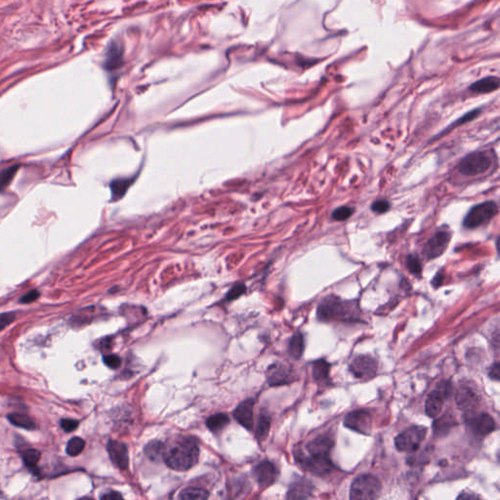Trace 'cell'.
<instances>
[{"label":"cell","instance_id":"1","mask_svg":"<svg viewBox=\"0 0 500 500\" xmlns=\"http://www.w3.org/2000/svg\"><path fill=\"white\" fill-rule=\"evenodd\" d=\"M198 456L197 442L191 438H182L170 448H165L163 460L173 470L187 471L198 463Z\"/></svg>","mask_w":500,"mask_h":500},{"label":"cell","instance_id":"2","mask_svg":"<svg viewBox=\"0 0 500 500\" xmlns=\"http://www.w3.org/2000/svg\"><path fill=\"white\" fill-rule=\"evenodd\" d=\"M381 492L379 480L372 475L359 476L352 483L350 498L355 500L376 499Z\"/></svg>","mask_w":500,"mask_h":500},{"label":"cell","instance_id":"3","mask_svg":"<svg viewBox=\"0 0 500 500\" xmlns=\"http://www.w3.org/2000/svg\"><path fill=\"white\" fill-rule=\"evenodd\" d=\"M498 213V206L494 201H486L473 206L466 214L463 226L475 229L489 223Z\"/></svg>","mask_w":500,"mask_h":500},{"label":"cell","instance_id":"4","mask_svg":"<svg viewBox=\"0 0 500 500\" xmlns=\"http://www.w3.org/2000/svg\"><path fill=\"white\" fill-rule=\"evenodd\" d=\"M491 165V156L485 152H478L462 158L457 165V169L465 176H475L487 171Z\"/></svg>","mask_w":500,"mask_h":500},{"label":"cell","instance_id":"5","mask_svg":"<svg viewBox=\"0 0 500 500\" xmlns=\"http://www.w3.org/2000/svg\"><path fill=\"white\" fill-rule=\"evenodd\" d=\"M350 314L348 305L339 297L330 295L326 297L317 307V317L323 322L333 320L336 318H345Z\"/></svg>","mask_w":500,"mask_h":500},{"label":"cell","instance_id":"6","mask_svg":"<svg viewBox=\"0 0 500 500\" xmlns=\"http://www.w3.org/2000/svg\"><path fill=\"white\" fill-rule=\"evenodd\" d=\"M426 433L427 429L423 426L410 427L396 437V448L400 451H415L420 447Z\"/></svg>","mask_w":500,"mask_h":500},{"label":"cell","instance_id":"7","mask_svg":"<svg viewBox=\"0 0 500 500\" xmlns=\"http://www.w3.org/2000/svg\"><path fill=\"white\" fill-rule=\"evenodd\" d=\"M451 392V385L448 381H441L436 387L434 391H432L425 404V411L426 414L431 417L436 418L441 413L444 402L447 400Z\"/></svg>","mask_w":500,"mask_h":500},{"label":"cell","instance_id":"8","mask_svg":"<svg viewBox=\"0 0 500 500\" xmlns=\"http://www.w3.org/2000/svg\"><path fill=\"white\" fill-rule=\"evenodd\" d=\"M450 238H451V234L449 231L443 230L437 232L434 236L426 242L423 248L424 256L427 259L432 260L443 255L444 252L448 248V244L450 242Z\"/></svg>","mask_w":500,"mask_h":500},{"label":"cell","instance_id":"9","mask_svg":"<svg viewBox=\"0 0 500 500\" xmlns=\"http://www.w3.org/2000/svg\"><path fill=\"white\" fill-rule=\"evenodd\" d=\"M296 460L300 463L303 468L316 476H325L329 474L333 469L332 463L329 456H316L309 455L304 456L302 454H297Z\"/></svg>","mask_w":500,"mask_h":500},{"label":"cell","instance_id":"10","mask_svg":"<svg viewBox=\"0 0 500 500\" xmlns=\"http://www.w3.org/2000/svg\"><path fill=\"white\" fill-rule=\"evenodd\" d=\"M344 425L358 433L368 435L371 430V417L366 410H354L346 415Z\"/></svg>","mask_w":500,"mask_h":500},{"label":"cell","instance_id":"11","mask_svg":"<svg viewBox=\"0 0 500 500\" xmlns=\"http://www.w3.org/2000/svg\"><path fill=\"white\" fill-rule=\"evenodd\" d=\"M350 370L356 378L369 379L377 371V363L370 355H359L350 365Z\"/></svg>","mask_w":500,"mask_h":500},{"label":"cell","instance_id":"12","mask_svg":"<svg viewBox=\"0 0 500 500\" xmlns=\"http://www.w3.org/2000/svg\"><path fill=\"white\" fill-rule=\"evenodd\" d=\"M467 423L475 434L482 437L492 433L496 427L493 418L487 413L470 416Z\"/></svg>","mask_w":500,"mask_h":500},{"label":"cell","instance_id":"13","mask_svg":"<svg viewBox=\"0 0 500 500\" xmlns=\"http://www.w3.org/2000/svg\"><path fill=\"white\" fill-rule=\"evenodd\" d=\"M108 452L113 463L119 469L125 470L129 465L128 448L119 441H110L108 443Z\"/></svg>","mask_w":500,"mask_h":500},{"label":"cell","instance_id":"14","mask_svg":"<svg viewBox=\"0 0 500 500\" xmlns=\"http://www.w3.org/2000/svg\"><path fill=\"white\" fill-rule=\"evenodd\" d=\"M254 476L257 483L262 487H270L276 481L277 471L276 466L270 461H262L254 468Z\"/></svg>","mask_w":500,"mask_h":500},{"label":"cell","instance_id":"15","mask_svg":"<svg viewBox=\"0 0 500 500\" xmlns=\"http://www.w3.org/2000/svg\"><path fill=\"white\" fill-rule=\"evenodd\" d=\"M253 408L254 401L248 399L239 404L234 411L235 419L247 430H252L253 428Z\"/></svg>","mask_w":500,"mask_h":500},{"label":"cell","instance_id":"16","mask_svg":"<svg viewBox=\"0 0 500 500\" xmlns=\"http://www.w3.org/2000/svg\"><path fill=\"white\" fill-rule=\"evenodd\" d=\"M479 403V397L477 392L469 386H462L456 393V404L458 408L470 411L474 409Z\"/></svg>","mask_w":500,"mask_h":500},{"label":"cell","instance_id":"17","mask_svg":"<svg viewBox=\"0 0 500 500\" xmlns=\"http://www.w3.org/2000/svg\"><path fill=\"white\" fill-rule=\"evenodd\" d=\"M333 441L328 436H320L311 441L307 445V451L309 455L316 456H329V452L333 447Z\"/></svg>","mask_w":500,"mask_h":500},{"label":"cell","instance_id":"18","mask_svg":"<svg viewBox=\"0 0 500 500\" xmlns=\"http://www.w3.org/2000/svg\"><path fill=\"white\" fill-rule=\"evenodd\" d=\"M269 383L272 386H278L293 381V373L289 368L280 365L273 366L269 369Z\"/></svg>","mask_w":500,"mask_h":500},{"label":"cell","instance_id":"19","mask_svg":"<svg viewBox=\"0 0 500 500\" xmlns=\"http://www.w3.org/2000/svg\"><path fill=\"white\" fill-rule=\"evenodd\" d=\"M312 493H313V485L307 480L300 479L291 485L289 490L288 498L305 499L311 497Z\"/></svg>","mask_w":500,"mask_h":500},{"label":"cell","instance_id":"20","mask_svg":"<svg viewBox=\"0 0 500 500\" xmlns=\"http://www.w3.org/2000/svg\"><path fill=\"white\" fill-rule=\"evenodd\" d=\"M499 88V79L495 77H488L486 79H480L473 83L470 87L472 92L487 94L493 92Z\"/></svg>","mask_w":500,"mask_h":500},{"label":"cell","instance_id":"21","mask_svg":"<svg viewBox=\"0 0 500 500\" xmlns=\"http://www.w3.org/2000/svg\"><path fill=\"white\" fill-rule=\"evenodd\" d=\"M122 51L118 43L113 42L106 52L105 67L108 69H115L121 65Z\"/></svg>","mask_w":500,"mask_h":500},{"label":"cell","instance_id":"22","mask_svg":"<svg viewBox=\"0 0 500 500\" xmlns=\"http://www.w3.org/2000/svg\"><path fill=\"white\" fill-rule=\"evenodd\" d=\"M164 451H165L164 444L158 441L151 442L150 444L147 445L145 448L146 455L153 461H160V459H163Z\"/></svg>","mask_w":500,"mask_h":500},{"label":"cell","instance_id":"23","mask_svg":"<svg viewBox=\"0 0 500 500\" xmlns=\"http://www.w3.org/2000/svg\"><path fill=\"white\" fill-rule=\"evenodd\" d=\"M8 420L11 424H13L17 427L24 428L26 430H34L35 429V423L34 421L26 414H21V413H12L8 415Z\"/></svg>","mask_w":500,"mask_h":500},{"label":"cell","instance_id":"24","mask_svg":"<svg viewBox=\"0 0 500 500\" xmlns=\"http://www.w3.org/2000/svg\"><path fill=\"white\" fill-rule=\"evenodd\" d=\"M230 418L225 413H217L206 420V425L212 432H219L229 424Z\"/></svg>","mask_w":500,"mask_h":500},{"label":"cell","instance_id":"25","mask_svg":"<svg viewBox=\"0 0 500 500\" xmlns=\"http://www.w3.org/2000/svg\"><path fill=\"white\" fill-rule=\"evenodd\" d=\"M304 338L301 333H296L294 334L291 339H290V345H289V351L292 358L295 360L300 359L304 352Z\"/></svg>","mask_w":500,"mask_h":500},{"label":"cell","instance_id":"26","mask_svg":"<svg viewBox=\"0 0 500 500\" xmlns=\"http://www.w3.org/2000/svg\"><path fill=\"white\" fill-rule=\"evenodd\" d=\"M208 496V491L203 488L188 487L180 493L179 498L185 500H203L207 499Z\"/></svg>","mask_w":500,"mask_h":500},{"label":"cell","instance_id":"27","mask_svg":"<svg viewBox=\"0 0 500 500\" xmlns=\"http://www.w3.org/2000/svg\"><path fill=\"white\" fill-rule=\"evenodd\" d=\"M270 427H271V418H270V416L267 413L261 412V414L259 416V419H258V423H257L256 431H255V435H256L257 439L260 440V441L265 440L267 438L268 434H269Z\"/></svg>","mask_w":500,"mask_h":500},{"label":"cell","instance_id":"28","mask_svg":"<svg viewBox=\"0 0 500 500\" xmlns=\"http://www.w3.org/2000/svg\"><path fill=\"white\" fill-rule=\"evenodd\" d=\"M329 365L324 360H318L313 366V376L317 382H323L329 378Z\"/></svg>","mask_w":500,"mask_h":500},{"label":"cell","instance_id":"29","mask_svg":"<svg viewBox=\"0 0 500 500\" xmlns=\"http://www.w3.org/2000/svg\"><path fill=\"white\" fill-rule=\"evenodd\" d=\"M19 170V165L15 164L9 166L3 170H0V193H3L6 188L10 185L14 179V176Z\"/></svg>","mask_w":500,"mask_h":500},{"label":"cell","instance_id":"30","mask_svg":"<svg viewBox=\"0 0 500 500\" xmlns=\"http://www.w3.org/2000/svg\"><path fill=\"white\" fill-rule=\"evenodd\" d=\"M129 185H130V181L129 180L119 179V180L114 181L111 184V190H112V194H113V198L114 199H119V198H122L124 196L126 190L128 189Z\"/></svg>","mask_w":500,"mask_h":500},{"label":"cell","instance_id":"31","mask_svg":"<svg viewBox=\"0 0 500 500\" xmlns=\"http://www.w3.org/2000/svg\"><path fill=\"white\" fill-rule=\"evenodd\" d=\"M84 447H85L84 440L79 437H75L72 440H69L66 445V453L70 456H77L79 453H81V451L84 449Z\"/></svg>","mask_w":500,"mask_h":500},{"label":"cell","instance_id":"32","mask_svg":"<svg viewBox=\"0 0 500 500\" xmlns=\"http://www.w3.org/2000/svg\"><path fill=\"white\" fill-rule=\"evenodd\" d=\"M453 425V419L450 416H443L434 423L435 434L445 435Z\"/></svg>","mask_w":500,"mask_h":500},{"label":"cell","instance_id":"33","mask_svg":"<svg viewBox=\"0 0 500 500\" xmlns=\"http://www.w3.org/2000/svg\"><path fill=\"white\" fill-rule=\"evenodd\" d=\"M40 452L38 450V449H34V448H28V449H26L23 453H22V457H23V460L25 462L27 467H34L40 459Z\"/></svg>","mask_w":500,"mask_h":500},{"label":"cell","instance_id":"34","mask_svg":"<svg viewBox=\"0 0 500 500\" xmlns=\"http://www.w3.org/2000/svg\"><path fill=\"white\" fill-rule=\"evenodd\" d=\"M353 213H354V208L353 207H350V206H340V207L336 208L335 210L332 212L331 218L334 221L341 222V221H345V220L349 219L353 215Z\"/></svg>","mask_w":500,"mask_h":500},{"label":"cell","instance_id":"35","mask_svg":"<svg viewBox=\"0 0 500 500\" xmlns=\"http://www.w3.org/2000/svg\"><path fill=\"white\" fill-rule=\"evenodd\" d=\"M407 267L408 271L414 276H420L422 272V265L419 258L416 255L410 254L407 257Z\"/></svg>","mask_w":500,"mask_h":500},{"label":"cell","instance_id":"36","mask_svg":"<svg viewBox=\"0 0 500 500\" xmlns=\"http://www.w3.org/2000/svg\"><path fill=\"white\" fill-rule=\"evenodd\" d=\"M480 114H481V110H480V109H478V110H474V111H472V112H469V113H467L466 115H464L461 119H457V120L454 122V124H452V125H451V126H449L448 128H450V127H454V126H458V125H462V124H464V123H466V122H469V121H471V120H473V119H476V118H477Z\"/></svg>","mask_w":500,"mask_h":500},{"label":"cell","instance_id":"37","mask_svg":"<svg viewBox=\"0 0 500 500\" xmlns=\"http://www.w3.org/2000/svg\"><path fill=\"white\" fill-rule=\"evenodd\" d=\"M390 209V203L387 200L379 199L371 204V210L377 214H383Z\"/></svg>","mask_w":500,"mask_h":500},{"label":"cell","instance_id":"38","mask_svg":"<svg viewBox=\"0 0 500 500\" xmlns=\"http://www.w3.org/2000/svg\"><path fill=\"white\" fill-rule=\"evenodd\" d=\"M104 364L110 369H119L121 365V360L119 355H105L103 358Z\"/></svg>","mask_w":500,"mask_h":500},{"label":"cell","instance_id":"39","mask_svg":"<svg viewBox=\"0 0 500 500\" xmlns=\"http://www.w3.org/2000/svg\"><path fill=\"white\" fill-rule=\"evenodd\" d=\"M16 317L14 313H3L0 314V330L5 329L9 325H11Z\"/></svg>","mask_w":500,"mask_h":500},{"label":"cell","instance_id":"40","mask_svg":"<svg viewBox=\"0 0 500 500\" xmlns=\"http://www.w3.org/2000/svg\"><path fill=\"white\" fill-rule=\"evenodd\" d=\"M244 291H245V287L243 284H237L230 290V292L227 295V299L228 300L237 299V297H239Z\"/></svg>","mask_w":500,"mask_h":500},{"label":"cell","instance_id":"41","mask_svg":"<svg viewBox=\"0 0 500 500\" xmlns=\"http://www.w3.org/2000/svg\"><path fill=\"white\" fill-rule=\"evenodd\" d=\"M61 426L66 433L75 431L79 427V422L74 419H63L61 421Z\"/></svg>","mask_w":500,"mask_h":500},{"label":"cell","instance_id":"42","mask_svg":"<svg viewBox=\"0 0 500 500\" xmlns=\"http://www.w3.org/2000/svg\"><path fill=\"white\" fill-rule=\"evenodd\" d=\"M40 291H38V290H31V291L27 292L26 295H24V296L20 299V302L24 303V304L33 302V301H35V300L40 297Z\"/></svg>","mask_w":500,"mask_h":500},{"label":"cell","instance_id":"43","mask_svg":"<svg viewBox=\"0 0 500 500\" xmlns=\"http://www.w3.org/2000/svg\"><path fill=\"white\" fill-rule=\"evenodd\" d=\"M499 369V364H498V363H495V364L491 367L490 370H489V373H488L489 377H490L491 379L495 380V381H498V380H499L500 375Z\"/></svg>","mask_w":500,"mask_h":500},{"label":"cell","instance_id":"44","mask_svg":"<svg viewBox=\"0 0 500 500\" xmlns=\"http://www.w3.org/2000/svg\"><path fill=\"white\" fill-rule=\"evenodd\" d=\"M101 498L102 499L117 500L122 499L123 496L117 491H110V492H106L105 494H103L101 496Z\"/></svg>","mask_w":500,"mask_h":500},{"label":"cell","instance_id":"45","mask_svg":"<svg viewBox=\"0 0 500 500\" xmlns=\"http://www.w3.org/2000/svg\"><path fill=\"white\" fill-rule=\"evenodd\" d=\"M442 280H443V276L441 274H438L437 276H435L434 279H433V284L434 287H440L441 283H442Z\"/></svg>","mask_w":500,"mask_h":500}]
</instances>
